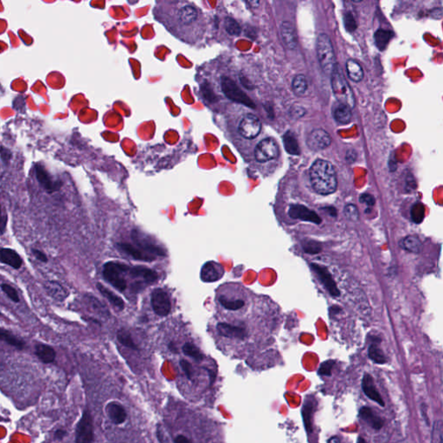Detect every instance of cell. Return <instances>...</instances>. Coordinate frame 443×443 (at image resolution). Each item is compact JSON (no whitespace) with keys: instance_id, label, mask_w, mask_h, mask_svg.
Returning <instances> with one entry per match:
<instances>
[{"instance_id":"obj_1","label":"cell","mask_w":443,"mask_h":443,"mask_svg":"<svg viewBox=\"0 0 443 443\" xmlns=\"http://www.w3.org/2000/svg\"><path fill=\"white\" fill-rule=\"evenodd\" d=\"M310 180L312 188L320 195H329L337 190L336 172L334 166L328 161H315L310 169Z\"/></svg>"},{"instance_id":"obj_2","label":"cell","mask_w":443,"mask_h":443,"mask_svg":"<svg viewBox=\"0 0 443 443\" xmlns=\"http://www.w3.org/2000/svg\"><path fill=\"white\" fill-rule=\"evenodd\" d=\"M332 87L334 94L340 104L348 106L350 108L355 106V98L354 92L346 79L344 76L340 66L336 64L334 72L332 74Z\"/></svg>"},{"instance_id":"obj_3","label":"cell","mask_w":443,"mask_h":443,"mask_svg":"<svg viewBox=\"0 0 443 443\" xmlns=\"http://www.w3.org/2000/svg\"><path fill=\"white\" fill-rule=\"evenodd\" d=\"M129 268L128 265L122 262H108L103 265L102 276L111 286L120 292H124L128 288L124 274L128 273Z\"/></svg>"},{"instance_id":"obj_4","label":"cell","mask_w":443,"mask_h":443,"mask_svg":"<svg viewBox=\"0 0 443 443\" xmlns=\"http://www.w3.org/2000/svg\"><path fill=\"white\" fill-rule=\"evenodd\" d=\"M316 50L322 70L324 71L326 74L332 76L337 64L335 61V55L331 39L326 34L323 33L318 36Z\"/></svg>"},{"instance_id":"obj_5","label":"cell","mask_w":443,"mask_h":443,"mask_svg":"<svg viewBox=\"0 0 443 443\" xmlns=\"http://www.w3.org/2000/svg\"><path fill=\"white\" fill-rule=\"evenodd\" d=\"M131 238L134 242L135 246H137L146 254H151L155 257H164L166 256V250L163 248L155 244L152 239L148 238L146 234L142 233L140 230L137 228L132 230L131 232Z\"/></svg>"},{"instance_id":"obj_6","label":"cell","mask_w":443,"mask_h":443,"mask_svg":"<svg viewBox=\"0 0 443 443\" xmlns=\"http://www.w3.org/2000/svg\"><path fill=\"white\" fill-rule=\"evenodd\" d=\"M93 418L90 411L85 410L76 428V443H94Z\"/></svg>"},{"instance_id":"obj_7","label":"cell","mask_w":443,"mask_h":443,"mask_svg":"<svg viewBox=\"0 0 443 443\" xmlns=\"http://www.w3.org/2000/svg\"><path fill=\"white\" fill-rule=\"evenodd\" d=\"M222 88L224 90V93L228 99L233 100L234 102L241 103L242 105L248 106V108H256L254 103L251 100L250 98L244 93L242 90H240L234 82L228 78H222Z\"/></svg>"},{"instance_id":"obj_8","label":"cell","mask_w":443,"mask_h":443,"mask_svg":"<svg viewBox=\"0 0 443 443\" xmlns=\"http://www.w3.org/2000/svg\"><path fill=\"white\" fill-rule=\"evenodd\" d=\"M151 306L155 314L160 317H166L172 310L170 297L164 289L156 288L151 294Z\"/></svg>"},{"instance_id":"obj_9","label":"cell","mask_w":443,"mask_h":443,"mask_svg":"<svg viewBox=\"0 0 443 443\" xmlns=\"http://www.w3.org/2000/svg\"><path fill=\"white\" fill-rule=\"evenodd\" d=\"M279 155V148L276 142L272 138H265L257 144L254 150V157L260 163L272 160Z\"/></svg>"},{"instance_id":"obj_10","label":"cell","mask_w":443,"mask_h":443,"mask_svg":"<svg viewBox=\"0 0 443 443\" xmlns=\"http://www.w3.org/2000/svg\"><path fill=\"white\" fill-rule=\"evenodd\" d=\"M262 124L260 120L254 114H246L242 119L238 126V132L248 140L254 138L260 134Z\"/></svg>"},{"instance_id":"obj_11","label":"cell","mask_w":443,"mask_h":443,"mask_svg":"<svg viewBox=\"0 0 443 443\" xmlns=\"http://www.w3.org/2000/svg\"><path fill=\"white\" fill-rule=\"evenodd\" d=\"M312 270L314 271L318 280H320L322 285L324 288L328 290V292L334 297H338L340 296V292L338 288L337 284L334 282V278L331 274L328 271L326 266L318 265L317 264H311Z\"/></svg>"},{"instance_id":"obj_12","label":"cell","mask_w":443,"mask_h":443,"mask_svg":"<svg viewBox=\"0 0 443 443\" xmlns=\"http://www.w3.org/2000/svg\"><path fill=\"white\" fill-rule=\"evenodd\" d=\"M331 136L323 129H315L306 138V144L312 151H320L331 144Z\"/></svg>"},{"instance_id":"obj_13","label":"cell","mask_w":443,"mask_h":443,"mask_svg":"<svg viewBox=\"0 0 443 443\" xmlns=\"http://www.w3.org/2000/svg\"><path fill=\"white\" fill-rule=\"evenodd\" d=\"M288 215L291 218L310 222L316 224H322V218L316 212L302 204H292L289 207Z\"/></svg>"},{"instance_id":"obj_14","label":"cell","mask_w":443,"mask_h":443,"mask_svg":"<svg viewBox=\"0 0 443 443\" xmlns=\"http://www.w3.org/2000/svg\"><path fill=\"white\" fill-rule=\"evenodd\" d=\"M35 174L36 180L40 184V186L48 193H53L58 192L60 189L62 184L58 180H55L52 177V175L45 170L44 166H36L35 167Z\"/></svg>"},{"instance_id":"obj_15","label":"cell","mask_w":443,"mask_h":443,"mask_svg":"<svg viewBox=\"0 0 443 443\" xmlns=\"http://www.w3.org/2000/svg\"><path fill=\"white\" fill-rule=\"evenodd\" d=\"M128 274L134 279H138V282H144L146 285L152 284L158 278L157 272L144 266H130Z\"/></svg>"},{"instance_id":"obj_16","label":"cell","mask_w":443,"mask_h":443,"mask_svg":"<svg viewBox=\"0 0 443 443\" xmlns=\"http://www.w3.org/2000/svg\"><path fill=\"white\" fill-rule=\"evenodd\" d=\"M116 248L136 260H143V262H150L156 260V258H157V257L152 256L151 254H146L140 248H138L137 246H135L134 244H128V242H118V244H116Z\"/></svg>"},{"instance_id":"obj_17","label":"cell","mask_w":443,"mask_h":443,"mask_svg":"<svg viewBox=\"0 0 443 443\" xmlns=\"http://www.w3.org/2000/svg\"><path fill=\"white\" fill-rule=\"evenodd\" d=\"M224 274V268L214 262H208L202 266L201 279L206 282H214L221 279Z\"/></svg>"},{"instance_id":"obj_18","label":"cell","mask_w":443,"mask_h":443,"mask_svg":"<svg viewBox=\"0 0 443 443\" xmlns=\"http://www.w3.org/2000/svg\"><path fill=\"white\" fill-rule=\"evenodd\" d=\"M362 388H363V392H364L367 398H369L372 401L376 402L378 404L382 406V407L386 406L384 399L382 398L378 390H376L372 376L368 373H366L364 375L363 380H362Z\"/></svg>"},{"instance_id":"obj_19","label":"cell","mask_w":443,"mask_h":443,"mask_svg":"<svg viewBox=\"0 0 443 443\" xmlns=\"http://www.w3.org/2000/svg\"><path fill=\"white\" fill-rule=\"evenodd\" d=\"M216 328H218V332L220 335L224 336V337L228 338L242 340L247 337L248 334L246 329L239 326L227 324V323H219Z\"/></svg>"},{"instance_id":"obj_20","label":"cell","mask_w":443,"mask_h":443,"mask_svg":"<svg viewBox=\"0 0 443 443\" xmlns=\"http://www.w3.org/2000/svg\"><path fill=\"white\" fill-rule=\"evenodd\" d=\"M280 33L283 42L289 50H294L298 44V38L296 28L292 22L284 21L280 26Z\"/></svg>"},{"instance_id":"obj_21","label":"cell","mask_w":443,"mask_h":443,"mask_svg":"<svg viewBox=\"0 0 443 443\" xmlns=\"http://www.w3.org/2000/svg\"><path fill=\"white\" fill-rule=\"evenodd\" d=\"M108 416L112 422V424H122L125 422L128 418V413L125 408L119 402H111L106 406Z\"/></svg>"},{"instance_id":"obj_22","label":"cell","mask_w":443,"mask_h":443,"mask_svg":"<svg viewBox=\"0 0 443 443\" xmlns=\"http://www.w3.org/2000/svg\"><path fill=\"white\" fill-rule=\"evenodd\" d=\"M0 260L2 264L12 266L14 270H20L22 266V258L16 253V251L12 248H3L0 251Z\"/></svg>"},{"instance_id":"obj_23","label":"cell","mask_w":443,"mask_h":443,"mask_svg":"<svg viewBox=\"0 0 443 443\" xmlns=\"http://www.w3.org/2000/svg\"><path fill=\"white\" fill-rule=\"evenodd\" d=\"M360 418L376 430H380L384 424L382 418L378 416L369 407L360 408Z\"/></svg>"},{"instance_id":"obj_24","label":"cell","mask_w":443,"mask_h":443,"mask_svg":"<svg viewBox=\"0 0 443 443\" xmlns=\"http://www.w3.org/2000/svg\"><path fill=\"white\" fill-rule=\"evenodd\" d=\"M44 288L46 292H48V296L54 300H59V302L64 300L68 296L67 289L55 280H50V282L46 283L44 285Z\"/></svg>"},{"instance_id":"obj_25","label":"cell","mask_w":443,"mask_h":443,"mask_svg":"<svg viewBox=\"0 0 443 443\" xmlns=\"http://www.w3.org/2000/svg\"><path fill=\"white\" fill-rule=\"evenodd\" d=\"M198 18V10L192 6H184L177 12V20L182 26H190Z\"/></svg>"},{"instance_id":"obj_26","label":"cell","mask_w":443,"mask_h":443,"mask_svg":"<svg viewBox=\"0 0 443 443\" xmlns=\"http://www.w3.org/2000/svg\"><path fill=\"white\" fill-rule=\"evenodd\" d=\"M36 356L44 364L53 363L56 360V352L50 346L38 344L35 347Z\"/></svg>"},{"instance_id":"obj_27","label":"cell","mask_w":443,"mask_h":443,"mask_svg":"<svg viewBox=\"0 0 443 443\" xmlns=\"http://www.w3.org/2000/svg\"><path fill=\"white\" fill-rule=\"evenodd\" d=\"M96 288L99 290V292L102 294V296L104 298H106L114 306H116V308L120 311H122L124 309L125 303L120 296H116L114 292H112L106 286H103L102 284H100V283H97Z\"/></svg>"},{"instance_id":"obj_28","label":"cell","mask_w":443,"mask_h":443,"mask_svg":"<svg viewBox=\"0 0 443 443\" xmlns=\"http://www.w3.org/2000/svg\"><path fill=\"white\" fill-rule=\"evenodd\" d=\"M400 247L405 251L414 253V254H419L422 250V244L421 240L418 236H408L402 239V241L400 242Z\"/></svg>"},{"instance_id":"obj_29","label":"cell","mask_w":443,"mask_h":443,"mask_svg":"<svg viewBox=\"0 0 443 443\" xmlns=\"http://www.w3.org/2000/svg\"><path fill=\"white\" fill-rule=\"evenodd\" d=\"M346 71L348 76L352 82H360L363 80V68L356 60L349 59L346 62Z\"/></svg>"},{"instance_id":"obj_30","label":"cell","mask_w":443,"mask_h":443,"mask_svg":"<svg viewBox=\"0 0 443 443\" xmlns=\"http://www.w3.org/2000/svg\"><path fill=\"white\" fill-rule=\"evenodd\" d=\"M394 32L388 30L379 29L376 30L374 39L376 46L380 50H384L388 46V42L394 38Z\"/></svg>"},{"instance_id":"obj_31","label":"cell","mask_w":443,"mask_h":443,"mask_svg":"<svg viewBox=\"0 0 443 443\" xmlns=\"http://www.w3.org/2000/svg\"><path fill=\"white\" fill-rule=\"evenodd\" d=\"M0 338H1V340L4 342L8 344L10 346L15 347L18 350H22L24 346H26V342L24 341L20 338L16 337V335H14L10 332L4 329V328L0 330Z\"/></svg>"},{"instance_id":"obj_32","label":"cell","mask_w":443,"mask_h":443,"mask_svg":"<svg viewBox=\"0 0 443 443\" xmlns=\"http://www.w3.org/2000/svg\"><path fill=\"white\" fill-rule=\"evenodd\" d=\"M315 402L316 401H314V399L309 398L308 400L306 401L305 404L302 408L303 421L305 422L306 428L308 432L312 431V414L314 412L315 405H316Z\"/></svg>"},{"instance_id":"obj_33","label":"cell","mask_w":443,"mask_h":443,"mask_svg":"<svg viewBox=\"0 0 443 443\" xmlns=\"http://www.w3.org/2000/svg\"><path fill=\"white\" fill-rule=\"evenodd\" d=\"M334 118L338 123L348 124L352 120V108L348 106L340 104L334 111Z\"/></svg>"},{"instance_id":"obj_34","label":"cell","mask_w":443,"mask_h":443,"mask_svg":"<svg viewBox=\"0 0 443 443\" xmlns=\"http://www.w3.org/2000/svg\"><path fill=\"white\" fill-rule=\"evenodd\" d=\"M283 143L286 151L292 155H299L300 152L299 144L296 136L291 132H286L283 136Z\"/></svg>"},{"instance_id":"obj_35","label":"cell","mask_w":443,"mask_h":443,"mask_svg":"<svg viewBox=\"0 0 443 443\" xmlns=\"http://www.w3.org/2000/svg\"><path fill=\"white\" fill-rule=\"evenodd\" d=\"M117 340L122 346L129 348L131 350H138V348L134 341L132 340V335L130 334V332L128 331L125 328H120L117 332Z\"/></svg>"},{"instance_id":"obj_36","label":"cell","mask_w":443,"mask_h":443,"mask_svg":"<svg viewBox=\"0 0 443 443\" xmlns=\"http://www.w3.org/2000/svg\"><path fill=\"white\" fill-rule=\"evenodd\" d=\"M292 87L294 93L296 94V96H303L306 93L308 88V80H306L305 76H303V74L296 76L292 80Z\"/></svg>"},{"instance_id":"obj_37","label":"cell","mask_w":443,"mask_h":443,"mask_svg":"<svg viewBox=\"0 0 443 443\" xmlns=\"http://www.w3.org/2000/svg\"><path fill=\"white\" fill-rule=\"evenodd\" d=\"M219 303L221 304L225 309L230 311H238L239 309L242 308L245 302L240 299H230L225 296H219Z\"/></svg>"},{"instance_id":"obj_38","label":"cell","mask_w":443,"mask_h":443,"mask_svg":"<svg viewBox=\"0 0 443 443\" xmlns=\"http://www.w3.org/2000/svg\"><path fill=\"white\" fill-rule=\"evenodd\" d=\"M368 355L370 360H372L374 363L378 364H384L387 362L386 356L382 350L379 348L376 344H372L370 346L369 350H368Z\"/></svg>"},{"instance_id":"obj_39","label":"cell","mask_w":443,"mask_h":443,"mask_svg":"<svg viewBox=\"0 0 443 443\" xmlns=\"http://www.w3.org/2000/svg\"><path fill=\"white\" fill-rule=\"evenodd\" d=\"M182 350H183V352L184 354V355L190 356L193 360H196V361H201V360H204V355H202V354L200 352V349H198L194 344H184L183 348H182Z\"/></svg>"},{"instance_id":"obj_40","label":"cell","mask_w":443,"mask_h":443,"mask_svg":"<svg viewBox=\"0 0 443 443\" xmlns=\"http://www.w3.org/2000/svg\"><path fill=\"white\" fill-rule=\"evenodd\" d=\"M424 215H425V208L424 204H422L421 202L414 204L411 208L410 216L412 220L416 224H420L424 220Z\"/></svg>"},{"instance_id":"obj_41","label":"cell","mask_w":443,"mask_h":443,"mask_svg":"<svg viewBox=\"0 0 443 443\" xmlns=\"http://www.w3.org/2000/svg\"><path fill=\"white\" fill-rule=\"evenodd\" d=\"M225 30L230 35L238 36L241 33V27L236 20L232 18H226L224 21Z\"/></svg>"},{"instance_id":"obj_42","label":"cell","mask_w":443,"mask_h":443,"mask_svg":"<svg viewBox=\"0 0 443 443\" xmlns=\"http://www.w3.org/2000/svg\"><path fill=\"white\" fill-rule=\"evenodd\" d=\"M432 443H443V422L437 421L434 424Z\"/></svg>"},{"instance_id":"obj_43","label":"cell","mask_w":443,"mask_h":443,"mask_svg":"<svg viewBox=\"0 0 443 443\" xmlns=\"http://www.w3.org/2000/svg\"><path fill=\"white\" fill-rule=\"evenodd\" d=\"M322 250V244L318 242L308 240L303 244V250L305 251L306 254H318Z\"/></svg>"},{"instance_id":"obj_44","label":"cell","mask_w":443,"mask_h":443,"mask_svg":"<svg viewBox=\"0 0 443 443\" xmlns=\"http://www.w3.org/2000/svg\"><path fill=\"white\" fill-rule=\"evenodd\" d=\"M1 289L8 296V298L12 300V302H15V303H18L20 302L18 294L13 286H10L9 284H6V283H3L1 285Z\"/></svg>"},{"instance_id":"obj_45","label":"cell","mask_w":443,"mask_h":443,"mask_svg":"<svg viewBox=\"0 0 443 443\" xmlns=\"http://www.w3.org/2000/svg\"><path fill=\"white\" fill-rule=\"evenodd\" d=\"M344 215H346L347 218L349 219V220H352V221H356L358 219V216H360L358 210L356 208V206L355 204H347L344 207Z\"/></svg>"},{"instance_id":"obj_46","label":"cell","mask_w":443,"mask_h":443,"mask_svg":"<svg viewBox=\"0 0 443 443\" xmlns=\"http://www.w3.org/2000/svg\"><path fill=\"white\" fill-rule=\"evenodd\" d=\"M344 24L346 29L350 32H354V30L356 29V22L352 13L347 12L344 14Z\"/></svg>"},{"instance_id":"obj_47","label":"cell","mask_w":443,"mask_h":443,"mask_svg":"<svg viewBox=\"0 0 443 443\" xmlns=\"http://www.w3.org/2000/svg\"><path fill=\"white\" fill-rule=\"evenodd\" d=\"M88 302H90V305H91V306H92L96 311L100 312L102 314H110L108 312L106 311V308H105V306H103L98 300L96 299L94 297L91 296H88Z\"/></svg>"},{"instance_id":"obj_48","label":"cell","mask_w":443,"mask_h":443,"mask_svg":"<svg viewBox=\"0 0 443 443\" xmlns=\"http://www.w3.org/2000/svg\"><path fill=\"white\" fill-rule=\"evenodd\" d=\"M334 364L335 362L332 360H328L324 363H322L318 369V374L322 376H331L332 370Z\"/></svg>"},{"instance_id":"obj_49","label":"cell","mask_w":443,"mask_h":443,"mask_svg":"<svg viewBox=\"0 0 443 443\" xmlns=\"http://www.w3.org/2000/svg\"><path fill=\"white\" fill-rule=\"evenodd\" d=\"M180 366L182 367V370H183L184 372L186 373L187 378L192 380L193 376V370L192 364L186 360H180Z\"/></svg>"},{"instance_id":"obj_50","label":"cell","mask_w":443,"mask_h":443,"mask_svg":"<svg viewBox=\"0 0 443 443\" xmlns=\"http://www.w3.org/2000/svg\"><path fill=\"white\" fill-rule=\"evenodd\" d=\"M360 200L362 204H366L367 206H372L375 204V198H373V196L370 195V194H367V193L362 194L361 196H360Z\"/></svg>"},{"instance_id":"obj_51","label":"cell","mask_w":443,"mask_h":443,"mask_svg":"<svg viewBox=\"0 0 443 443\" xmlns=\"http://www.w3.org/2000/svg\"><path fill=\"white\" fill-rule=\"evenodd\" d=\"M32 252L33 256H34L38 260L42 262H44V264L48 262V257H47V256H46L42 251L36 250V248H32Z\"/></svg>"},{"instance_id":"obj_52","label":"cell","mask_w":443,"mask_h":443,"mask_svg":"<svg viewBox=\"0 0 443 443\" xmlns=\"http://www.w3.org/2000/svg\"><path fill=\"white\" fill-rule=\"evenodd\" d=\"M291 114H292V116L294 118L298 119V118H300V117L305 114L306 110L302 106H292V110H291Z\"/></svg>"},{"instance_id":"obj_53","label":"cell","mask_w":443,"mask_h":443,"mask_svg":"<svg viewBox=\"0 0 443 443\" xmlns=\"http://www.w3.org/2000/svg\"><path fill=\"white\" fill-rule=\"evenodd\" d=\"M157 438L160 443H167V440H166V437H164V434L163 433V428L160 424H158L157 426Z\"/></svg>"},{"instance_id":"obj_54","label":"cell","mask_w":443,"mask_h":443,"mask_svg":"<svg viewBox=\"0 0 443 443\" xmlns=\"http://www.w3.org/2000/svg\"><path fill=\"white\" fill-rule=\"evenodd\" d=\"M174 443H192V442H190L188 438H186V437L184 436L182 434H180V436H178L175 438Z\"/></svg>"},{"instance_id":"obj_55","label":"cell","mask_w":443,"mask_h":443,"mask_svg":"<svg viewBox=\"0 0 443 443\" xmlns=\"http://www.w3.org/2000/svg\"><path fill=\"white\" fill-rule=\"evenodd\" d=\"M7 216L2 214L1 216V234H3L6 228Z\"/></svg>"},{"instance_id":"obj_56","label":"cell","mask_w":443,"mask_h":443,"mask_svg":"<svg viewBox=\"0 0 443 443\" xmlns=\"http://www.w3.org/2000/svg\"><path fill=\"white\" fill-rule=\"evenodd\" d=\"M323 210L326 213H328L329 215L332 216H334V218L337 216V210L334 208V207H324V208H323Z\"/></svg>"},{"instance_id":"obj_57","label":"cell","mask_w":443,"mask_h":443,"mask_svg":"<svg viewBox=\"0 0 443 443\" xmlns=\"http://www.w3.org/2000/svg\"><path fill=\"white\" fill-rule=\"evenodd\" d=\"M66 431L64 430H58L56 431L55 438L56 440H62L66 436Z\"/></svg>"},{"instance_id":"obj_58","label":"cell","mask_w":443,"mask_h":443,"mask_svg":"<svg viewBox=\"0 0 443 443\" xmlns=\"http://www.w3.org/2000/svg\"><path fill=\"white\" fill-rule=\"evenodd\" d=\"M169 349H170L172 352H177V349H176V347L174 346V343H170L169 344Z\"/></svg>"},{"instance_id":"obj_59","label":"cell","mask_w":443,"mask_h":443,"mask_svg":"<svg viewBox=\"0 0 443 443\" xmlns=\"http://www.w3.org/2000/svg\"><path fill=\"white\" fill-rule=\"evenodd\" d=\"M358 443H367L366 442V440L362 438V437H360L358 439Z\"/></svg>"}]
</instances>
